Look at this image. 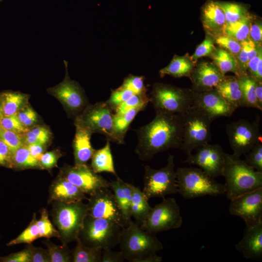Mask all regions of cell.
I'll list each match as a JSON object with an SVG mask.
<instances>
[{"mask_svg": "<svg viewBox=\"0 0 262 262\" xmlns=\"http://www.w3.org/2000/svg\"><path fill=\"white\" fill-rule=\"evenodd\" d=\"M2 0H0V2L1 1H2Z\"/></svg>", "mask_w": 262, "mask_h": 262, "instance_id": "cell-62", "label": "cell"}, {"mask_svg": "<svg viewBox=\"0 0 262 262\" xmlns=\"http://www.w3.org/2000/svg\"><path fill=\"white\" fill-rule=\"evenodd\" d=\"M230 201L229 213L243 219L246 226L262 220V188L240 195Z\"/></svg>", "mask_w": 262, "mask_h": 262, "instance_id": "cell-15", "label": "cell"}, {"mask_svg": "<svg viewBox=\"0 0 262 262\" xmlns=\"http://www.w3.org/2000/svg\"><path fill=\"white\" fill-rule=\"evenodd\" d=\"M56 206L53 217L60 238L65 244L76 241L87 215V204L57 202Z\"/></svg>", "mask_w": 262, "mask_h": 262, "instance_id": "cell-7", "label": "cell"}, {"mask_svg": "<svg viewBox=\"0 0 262 262\" xmlns=\"http://www.w3.org/2000/svg\"><path fill=\"white\" fill-rule=\"evenodd\" d=\"M75 125L76 132L73 149L75 164H86L95 151L90 142L92 132L83 124L79 116H77Z\"/></svg>", "mask_w": 262, "mask_h": 262, "instance_id": "cell-21", "label": "cell"}, {"mask_svg": "<svg viewBox=\"0 0 262 262\" xmlns=\"http://www.w3.org/2000/svg\"><path fill=\"white\" fill-rule=\"evenodd\" d=\"M236 77L243 93L245 106L260 110L255 94L256 80L247 73L240 74Z\"/></svg>", "mask_w": 262, "mask_h": 262, "instance_id": "cell-32", "label": "cell"}, {"mask_svg": "<svg viewBox=\"0 0 262 262\" xmlns=\"http://www.w3.org/2000/svg\"><path fill=\"white\" fill-rule=\"evenodd\" d=\"M66 75L58 85L47 89L50 94L59 99L70 111L76 112L82 109L86 100L83 91L77 82L70 79L67 72V62L64 60Z\"/></svg>", "mask_w": 262, "mask_h": 262, "instance_id": "cell-17", "label": "cell"}, {"mask_svg": "<svg viewBox=\"0 0 262 262\" xmlns=\"http://www.w3.org/2000/svg\"><path fill=\"white\" fill-rule=\"evenodd\" d=\"M87 205V215L111 220L122 228L128 225L110 188L99 189L90 195Z\"/></svg>", "mask_w": 262, "mask_h": 262, "instance_id": "cell-12", "label": "cell"}, {"mask_svg": "<svg viewBox=\"0 0 262 262\" xmlns=\"http://www.w3.org/2000/svg\"><path fill=\"white\" fill-rule=\"evenodd\" d=\"M110 188L114 194L123 218L128 224L131 220V184L124 182L118 177L110 182Z\"/></svg>", "mask_w": 262, "mask_h": 262, "instance_id": "cell-25", "label": "cell"}, {"mask_svg": "<svg viewBox=\"0 0 262 262\" xmlns=\"http://www.w3.org/2000/svg\"><path fill=\"white\" fill-rule=\"evenodd\" d=\"M178 193L186 199L225 193V187L200 168L179 167L176 170Z\"/></svg>", "mask_w": 262, "mask_h": 262, "instance_id": "cell-4", "label": "cell"}, {"mask_svg": "<svg viewBox=\"0 0 262 262\" xmlns=\"http://www.w3.org/2000/svg\"><path fill=\"white\" fill-rule=\"evenodd\" d=\"M38 238H40V236L34 214L28 227L16 238L11 241L7 245L12 246L22 243L30 244Z\"/></svg>", "mask_w": 262, "mask_h": 262, "instance_id": "cell-38", "label": "cell"}, {"mask_svg": "<svg viewBox=\"0 0 262 262\" xmlns=\"http://www.w3.org/2000/svg\"><path fill=\"white\" fill-rule=\"evenodd\" d=\"M91 159V168L95 172H109L118 178L114 167L110 141L107 140L104 147L95 150Z\"/></svg>", "mask_w": 262, "mask_h": 262, "instance_id": "cell-26", "label": "cell"}, {"mask_svg": "<svg viewBox=\"0 0 262 262\" xmlns=\"http://www.w3.org/2000/svg\"><path fill=\"white\" fill-rule=\"evenodd\" d=\"M122 228L111 220L87 215L78 237L86 246L112 249L119 244Z\"/></svg>", "mask_w": 262, "mask_h": 262, "instance_id": "cell-5", "label": "cell"}, {"mask_svg": "<svg viewBox=\"0 0 262 262\" xmlns=\"http://www.w3.org/2000/svg\"><path fill=\"white\" fill-rule=\"evenodd\" d=\"M245 162L255 170L262 172V143L258 141L247 152Z\"/></svg>", "mask_w": 262, "mask_h": 262, "instance_id": "cell-44", "label": "cell"}, {"mask_svg": "<svg viewBox=\"0 0 262 262\" xmlns=\"http://www.w3.org/2000/svg\"><path fill=\"white\" fill-rule=\"evenodd\" d=\"M214 89L234 112L239 107H245L243 93L236 77L225 76Z\"/></svg>", "mask_w": 262, "mask_h": 262, "instance_id": "cell-24", "label": "cell"}, {"mask_svg": "<svg viewBox=\"0 0 262 262\" xmlns=\"http://www.w3.org/2000/svg\"><path fill=\"white\" fill-rule=\"evenodd\" d=\"M26 146L31 155L39 161L41 156L44 153V145L40 144H31Z\"/></svg>", "mask_w": 262, "mask_h": 262, "instance_id": "cell-58", "label": "cell"}, {"mask_svg": "<svg viewBox=\"0 0 262 262\" xmlns=\"http://www.w3.org/2000/svg\"><path fill=\"white\" fill-rule=\"evenodd\" d=\"M182 116L183 135L180 148L188 154L211 140V124L213 120L194 105Z\"/></svg>", "mask_w": 262, "mask_h": 262, "instance_id": "cell-6", "label": "cell"}, {"mask_svg": "<svg viewBox=\"0 0 262 262\" xmlns=\"http://www.w3.org/2000/svg\"><path fill=\"white\" fill-rule=\"evenodd\" d=\"M196 148V153L187 154V158L183 163L197 165L213 178L222 176L225 153L222 147L217 144L208 143Z\"/></svg>", "mask_w": 262, "mask_h": 262, "instance_id": "cell-14", "label": "cell"}, {"mask_svg": "<svg viewBox=\"0 0 262 262\" xmlns=\"http://www.w3.org/2000/svg\"><path fill=\"white\" fill-rule=\"evenodd\" d=\"M31 251L32 262H50L49 252L47 249L42 248L29 246Z\"/></svg>", "mask_w": 262, "mask_h": 262, "instance_id": "cell-52", "label": "cell"}, {"mask_svg": "<svg viewBox=\"0 0 262 262\" xmlns=\"http://www.w3.org/2000/svg\"><path fill=\"white\" fill-rule=\"evenodd\" d=\"M0 140L6 144L12 153L24 144L21 134L5 130L0 127Z\"/></svg>", "mask_w": 262, "mask_h": 262, "instance_id": "cell-42", "label": "cell"}, {"mask_svg": "<svg viewBox=\"0 0 262 262\" xmlns=\"http://www.w3.org/2000/svg\"><path fill=\"white\" fill-rule=\"evenodd\" d=\"M214 64L222 74L231 72L237 74V64L235 57L230 53L220 47L215 48L211 55Z\"/></svg>", "mask_w": 262, "mask_h": 262, "instance_id": "cell-33", "label": "cell"}, {"mask_svg": "<svg viewBox=\"0 0 262 262\" xmlns=\"http://www.w3.org/2000/svg\"><path fill=\"white\" fill-rule=\"evenodd\" d=\"M134 94L131 90L119 87L112 90L109 98L106 102L115 111L120 104Z\"/></svg>", "mask_w": 262, "mask_h": 262, "instance_id": "cell-49", "label": "cell"}, {"mask_svg": "<svg viewBox=\"0 0 262 262\" xmlns=\"http://www.w3.org/2000/svg\"><path fill=\"white\" fill-rule=\"evenodd\" d=\"M202 22L205 30L212 37L223 33L226 21L220 2L209 0L205 4L202 10Z\"/></svg>", "mask_w": 262, "mask_h": 262, "instance_id": "cell-22", "label": "cell"}, {"mask_svg": "<svg viewBox=\"0 0 262 262\" xmlns=\"http://www.w3.org/2000/svg\"><path fill=\"white\" fill-rule=\"evenodd\" d=\"M58 157L54 151L47 152L41 156L39 162L43 168H50L55 166Z\"/></svg>", "mask_w": 262, "mask_h": 262, "instance_id": "cell-54", "label": "cell"}, {"mask_svg": "<svg viewBox=\"0 0 262 262\" xmlns=\"http://www.w3.org/2000/svg\"><path fill=\"white\" fill-rule=\"evenodd\" d=\"M150 101L149 97L147 93L135 94L120 104L115 110V115H121L134 108L145 109Z\"/></svg>", "mask_w": 262, "mask_h": 262, "instance_id": "cell-36", "label": "cell"}, {"mask_svg": "<svg viewBox=\"0 0 262 262\" xmlns=\"http://www.w3.org/2000/svg\"><path fill=\"white\" fill-rule=\"evenodd\" d=\"M0 127L16 133L23 134L28 130L19 121L16 115L2 116L0 120Z\"/></svg>", "mask_w": 262, "mask_h": 262, "instance_id": "cell-48", "label": "cell"}, {"mask_svg": "<svg viewBox=\"0 0 262 262\" xmlns=\"http://www.w3.org/2000/svg\"><path fill=\"white\" fill-rule=\"evenodd\" d=\"M76 246L72 252L74 262H101L102 249L84 245L78 237Z\"/></svg>", "mask_w": 262, "mask_h": 262, "instance_id": "cell-34", "label": "cell"}, {"mask_svg": "<svg viewBox=\"0 0 262 262\" xmlns=\"http://www.w3.org/2000/svg\"><path fill=\"white\" fill-rule=\"evenodd\" d=\"M144 109L139 107L131 109L121 115L114 114V131L118 144L124 143V137L130 125L137 113Z\"/></svg>", "mask_w": 262, "mask_h": 262, "instance_id": "cell-31", "label": "cell"}, {"mask_svg": "<svg viewBox=\"0 0 262 262\" xmlns=\"http://www.w3.org/2000/svg\"><path fill=\"white\" fill-rule=\"evenodd\" d=\"M119 245L125 260L130 262H140L164 248L154 234L144 230L131 220L122 228Z\"/></svg>", "mask_w": 262, "mask_h": 262, "instance_id": "cell-3", "label": "cell"}, {"mask_svg": "<svg viewBox=\"0 0 262 262\" xmlns=\"http://www.w3.org/2000/svg\"><path fill=\"white\" fill-rule=\"evenodd\" d=\"M215 48L213 38L207 34L203 42L197 46L195 52L190 57V59L195 64L198 59L211 55Z\"/></svg>", "mask_w": 262, "mask_h": 262, "instance_id": "cell-46", "label": "cell"}, {"mask_svg": "<svg viewBox=\"0 0 262 262\" xmlns=\"http://www.w3.org/2000/svg\"><path fill=\"white\" fill-rule=\"evenodd\" d=\"M224 11L226 24L238 21L249 13L242 5L234 2H220Z\"/></svg>", "mask_w": 262, "mask_h": 262, "instance_id": "cell-39", "label": "cell"}, {"mask_svg": "<svg viewBox=\"0 0 262 262\" xmlns=\"http://www.w3.org/2000/svg\"><path fill=\"white\" fill-rule=\"evenodd\" d=\"M138 142L135 152L142 161L170 148H180L182 142V114L156 112L149 123L135 130Z\"/></svg>", "mask_w": 262, "mask_h": 262, "instance_id": "cell-1", "label": "cell"}, {"mask_svg": "<svg viewBox=\"0 0 262 262\" xmlns=\"http://www.w3.org/2000/svg\"><path fill=\"white\" fill-rule=\"evenodd\" d=\"M225 76L214 64L202 62L193 70L190 77L197 91L195 93H199L214 89Z\"/></svg>", "mask_w": 262, "mask_h": 262, "instance_id": "cell-20", "label": "cell"}, {"mask_svg": "<svg viewBox=\"0 0 262 262\" xmlns=\"http://www.w3.org/2000/svg\"><path fill=\"white\" fill-rule=\"evenodd\" d=\"M253 42L249 38L241 42V49L237 56V73L236 75L247 73L248 55Z\"/></svg>", "mask_w": 262, "mask_h": 262, "instance_id": "cell-45", "label": "cell"}, {"mask_svg": "<svg viewBox=\"0 0 262 262\" xmlns=\"http://www.w3.org/2000/svg\"><path fill=\"white\" fill-rule=\"evenodd\" d=\"M120 87L130 90L134 94L147 93V89L144 85V78L143 76L129 75L124 79Z\"/></svg>", "mask_w": 262, "mask_h": 262, "instance_id": "cell-47", "label": "cell"}, {"mask_svg": "<svg viewBox=\"0 0 262 262\" xmlns=\"http://www.w3.org/2000/svg\"><path fill=\"white\" fill-rule=\"evenodd\" d=\"M252 17L249 14L237 21L226 24L223 33L242 42L249 38Z\"/></svg>", "mask_w": 262, "mask_h": 262, "instance_id": "cell-30", "label": "cell"}, {"mask_svg": "<svg viewBox=\"0 0 262 262\" xmlns=\"http://www.w3.org/2000/svg\"><path fill=\"white\" fill-rule=\"evenodd\" d=\"M167 161V164L160 169H152L148 165L144 166L142 192L148 200L178 193L174 156L169 154Z\"/></svg>", "mask_w": 262, "mask_h": 262, "instance_id": "cell-9", "label": "cell"}, {"mask_svg": "<svg viewBox=\"0 0 262 262\" xmlns=\"http://www.w3.org/2000/svg\"><path fill=\"white\" fill-rule=\"evenodd\" d=\"M260 118L251 123L241 119L228 124L226 131L233 154L241 157L247 153L260 140Z\"/></svg>", "mask_w": 262, "mask_h": 262, "instance_id": "cell-11", "label": "cell"}, {"mask_svg": "<svg viewBox=\"0 0 262 262\" xmlns=\"http://www.w3.org/2000/svg\"><path fill=\"white\" fill-rule=\"evenodd\" d=\"M194 105L208 115L213 120L220 117H229L234 111L214 88L202 92H194Z\"/></svg>", "mask_w": 262, "mask_h": 262, "instance_id": "cell-18", "label": "cell"}, {"mask_svg": "<svg viewBox=\"0 0 262 262\" xmlns=\"http://www.w3.org/2000/svg\"><path fill=\"white\" fill-rule=\"evenodd\" d=\"M49 190V201L72 203L86 198L84 192L62 176L52 183Z\"/></svg>", "mask_w": 262, "mask_h": 262, "instance_id": "cell-23", "label": "cell"}, {"mask_svg": "<svg viewBox=\"0 0 262 262\" xmlns=\"http://www.w3.org/2000/svg\"><path fill=\"white\" fill-rule=\"evenodd\" d=\"M113 111L106 102H99L87 106L79 117L92 133H101L107 140L118 143L114 131Z\"/></svg>", "mask_w": 262, "mask_h": 262, "instance_id": "cell-13", "label": "cell"}, {"mask_svg": "<svg viewBox=\"0 0 262 262\" xmlns=\"http://www.w3.org/2000/svg\"><path fill=\"white\" fill-rule=\"evenodd\" d=\"M180 207L174 198L163 197V201L152 207L141 227L156 234L180 228L182 224Z\"/></svg>", "mask_w": 262, "mask_h": 262, "instance_id": "cell-10", "label": "cell"}, {"mask_svg": "<svg viewBox=\"0 0 262 262\" xmlns=\"http://www.w3.org/2000/svg\"><path fill=\"white\" fill-rule=\"evenodd\" d=\"M16 115L22 125L27 129L33 125L37 119L35 112L26 105L18 112Z\"/></svg>", "mask_w": 262, "mask_h": 262, "instance_id": "cell-50", "label": "cell"}, {"mask_svg": "<svg viewBox=\"0 0 262 262\" xmlns=\"http://www.w3.org/2000/svg\"><path fill=\"white\" fill-rule=\"evenodd\" d=\"M20 168H42L39 161L30 152L26 145L24 144L12 153V167Z\"/></svg>", "mask_w": 262, "mask_h": 262, "instance_id": "cell-35", "label": "cell"}, {"mask_svg": "<svg viewBox=\"0 0 262 262\" xmlns=\"http://www.w3.org/2000/svg\"><path fill=\"white\" fill-rule=\"evenodd\" d=\"M2 116V113H1V109L0 107V120Z\"/></svg>", "mask_w": 262, "mask_h": 262, "instance_id": "cell-61", "label": "cell"}, {"mask_svg": "<svg viewBox=\"0 0 262 262\" xmlns=\"http://www.w3.org/2000/svg\"><path fill=\"white\" fill-rule=\"evenodd\" d=\"M37 225L40 238H49L53 237L60 238L59 232L55 229L50 222L49 218L48 213L46 209H43L41 211L40 218L37 220Z\"/></svg>", "mask_w": 262, "mask_h": 262, "instance_id": "cell-40", "label": "cell"}, {"mask_svg": "<svg viewBox=\"0 0 262 262\" xmlns=\"http://www.w3.org/2000/svg\"><path fill=\"white\" fill-rule=\"evenodd\" d=\"M262 58V50L261 48L256 55L251 58L247 64V71L249 72V74H247L255 79H256L257 66L260 59Z\"/></svg>", "mask_w": 262, "mask_h": 262, "instance_id": "cell-57", "label": "cell"}, {"mask_svg": "<svg viewBox=\"0 0 262 262\" xmlns=\"http://www.w3.org/2000/svg\"><path fill=\"white\" fill-rule=\"evenodd\" d=\"M23 137L25 144H40L45 145L49 141L50 132L45 127L37 126L33 128L24 133Z\"/></svg>", "mask_w": 262, "mask_h": 262, "instance_id": "cell-37", "label": "cell"}, {"mask_svg": "<svg viewBox=\"0 0 262 262\" xmlns=\"http://www.w3.org/2000/svg\"><path fill=\"white\" fill-rule=\"evenodd\" d=\"M1 261L6 262H31L29 246L24 250L13 253L1 258Z\"/></svg>", "mask_w": 262, "mask_h": 262, "instance_id": "cell-51", "label": "cell"}, {"mask_svg": "<svg viewBox=\"0 0 262 262\" xmlns=\"http://www.w3.org/2000/svg\"><path fill=\"white\" fill-rule=\"evenodd\" d=\"M162 260V257L154 253L144 258L140 262H161Z\"/></svg>", "mask_w": 262, "mask_h": 262, "instance_id": "cell-60", "label": "cell"}, {"mask_svg": "<svg viewBox=\"0 0 262 262\" xmlns=\"http://www.w3.org/2000/svg\"><path fill=\"white\" fill-rule=\"evenodd\" d=\"M194 92L171 85L156 83L150 101L156 112L183 114L194 105Z\"/></svg>", "mask_w": 262, "mask_h": 262, "instance_id": "cell-8", "label": "cell"}, {"mask_svg": "<svg viewBox=\"0 0 262 262\" xmlns=\"http://www.w3.org/2000/svg\"><path fill=\"white\" fill-rule=\"evenodd\" d=\"M47 250L51 262H68L72 261V254L64 246H59L52 243H47Z\"/></svg>", "mask_w": 262, "mask_h": 262, "instance_id": "cell-41", "label": "cell"}, {"mask_svg": "<svg viewBox=\"0 0 262 262\" xmlns=\"http://www.w3.org/2000/svg\"><path fill=\"white\" fill-rule=\"evenodd\" d=\"M255 94L260 110H262V82L256 80Z\"/></svg>", "mask_w": 262, "mask_h": 262, "instance_id": "cell-59", "label": "cell"}, {"mask_svg": "<svg viewBox=\"0 0 262 262\" xmlns=\"http://www.w3.org/2000/svg\"><path fill=\"white\" fill-rule=\"evenodd\" d=\"M194 63L185 56L175 55L170 63L159 71L161 77L166 75L180 78L190 76L194 70Z\"/></svg>", "mask_w": 262, "mask_h": 262, "instance_id": "cell-28", "label": "cell"}, {"mask_svg": "<svg viewBox=\"0 0 262 262\" xmlns=\"http://www.w3.org/2000/svg\"><path fill=\"white\" fill-rule=\"evenodd\" d=\"M249 38L258 46L262 42V25L260 21H256L250 27Z\"/></svg>", "mask_w": 262, "mask_h": 262, "instance_id": "cell-53", "label": "cell"}, {"mask_svg": "<svg viewBox=\"0 0 262 262\" xmlns=\"http://www.w3.org/2000/svg\"><path fill=\"white\" fill-rule=\"evenodd\" d=\"M61 176L89 195L99 189L110 188V182L86 164L68 166Z\"/></svg>", "mask_w": 262, "mask_h": 262, "instance_id": "cell-16", "label": "cell"}, {"mask_svg": "<svg viewBox=\"0 0 262 262\" xmlns=\"http://www.w3.org/2000/svg\"><path fill=\"white\" fill-rule=\"evenodd\" d=\"M236 250L246 259H262V220L246 226L242 239L235 245Z\"/></svg>", "mask_w": 262, "mask_h": 262, "instance_id": "cell-19", "label": "cell"}, {"mask_svg": "<svg viewBox=\"0 0 262 262\" xmlns=\"http://www.w3.org/2000/svg\"><path fill=\"white\" fill-rule=\"evenodd\" d=\"M125 259L120 252L112 249H102L101 262H122Z\"/></svg>", "mask_w": 262, "mask_h": 262, "instance_id": "cell-55", "label": "cell"}, {"mask_svg": "<svg viewBox=\"0 0 262 262\" xmlns=\"http://www.w3.org/2000/svg\"><path fill=\"white\" fill-rule=\"evenodd\" d=\"M28 96L17 92L6 91L0 94V107L3 116L16 115L26 105Z\"/></svg>", "mask_w": 262, "mask_h": 262, "instance_id": "cell-27", "label": "cell"}, {"mask_svg": "<svg viewBox=\"0 0 262 262\" xmlns=\"http://www.w3.org/2000/svg\"><path fill=\"white\" fill-rule=\"evenodd\" d=\"M12 152L3 142L0 140V165L12 167Z\"/></svg>", "mask_w": 262, "mask_h": 262, "instance_id": "cell-56", "label": "cell"}, {"mask_svg": "<svg viewBox=\"0 0 262 262\" xmlns=\"http://www.w3.org/2000/svg\"><path fill=\"white\" fill-rule=\"evenodd\" d=\"M132 197L131 205V215L141 224L151 211V207L148 199L138 187L131 184Z\"/></svg>", "mask_w": 262, "mask_h": 262, "instance_id": "cell-29", "label": "cell"}, {"mask_svg": "<svg viewBox=\"0 0 262 262\" xmlns=\"http://www.w3.org/2000/svg\"><path fill=\"white\" fill-rule=\"evenodd\" d=\"M214 41L219 46L237 57L241 49V43L235 39L221 33L214 36Z\"/></svg>", "mask_w": 262, "mask_h": 262, "instance_id": "cell-43", "label": "cell"}, {"mask_svg": "<svg viewBox=\"0 0 262 262\" xmlns=\"http://www.w3.org/2000/svg\"><path fill=\"white\" fill-rule=\"evenodd\" d=\"M222 176L225 180V194L229 200L262 188V172L255 170L233 153H225Z\"/></svg>", "mask_w": 262, "mask_h": 262, "instance_id": "cell-2", "label": "cell"}]
</instances>
